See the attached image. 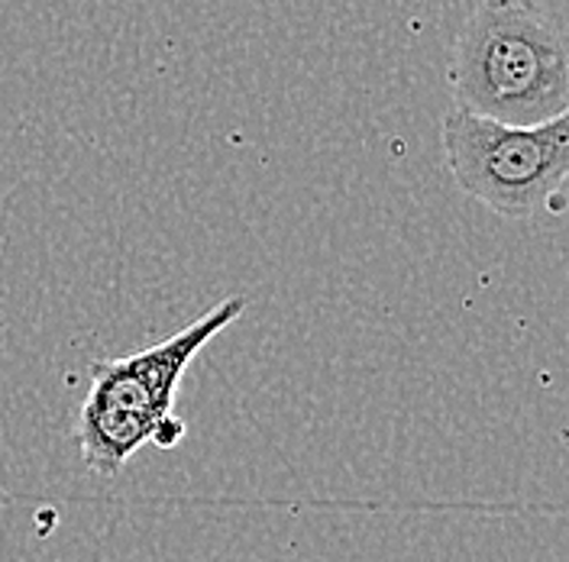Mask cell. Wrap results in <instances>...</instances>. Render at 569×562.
Instances as JSON below:
<instances>
[{
    "instance_id": "cell-1",
    "label": "cell",
    "mask_w": 569,
    "mask_h": 562,
    "mask_svg": "<svg viewBox=\"0 0 569 562\" xmlns=\"http://www.w3.org/2000/svg\"><path fill=\"white\" fill-rule=\"evenodd\" d=\"M243 311L247 298L230 294L152 347L91 362V385L74 418V446L91 475H117L142 446L176 450L188 433L176 414L178 385Z\"/></svg>"
},
{
    "instance_id": "cell-3",
    "label": "cell",
    "mask_w": 569,
    "mask_h": 562,
    "mask_svg": "<svg viewBox=\"0 0 569 562\" xmlns=\"http://www.w3.org/2000/svg\"><path fill=\"white\" fill-rule=\"evenodd\" d=\"M440 142L462 194L498 217L553 220L567 213V113L537 127H508L450 110Z\"/></svg>"
},
{
    "instance_id": "cell-2",
    "label": "cell",
    "mask_w": 569,
    "mask_h": 562,
    "mask_svg": "<svg viewBox=\"0 0 569 562\" xmlns=\"http://www.w3.org/2000/svg\"><path fill=\"white\" fill-rule=\"evenodd\" d=\"M453 110L537 127L569 107L563 20L533 0H479L450 46Z\"/></svg>"
}]
</instances>
